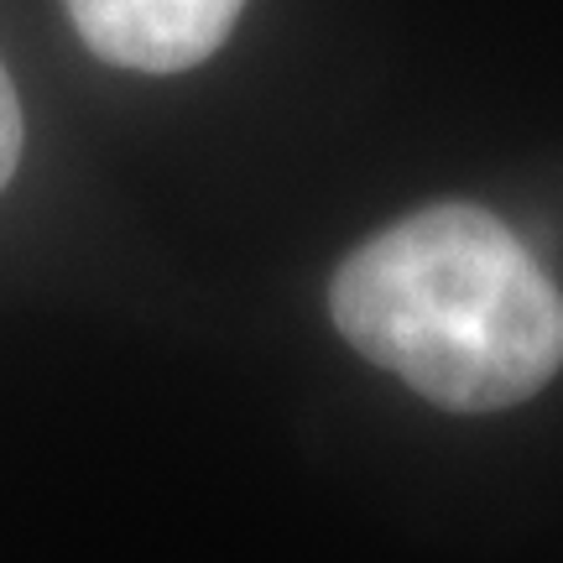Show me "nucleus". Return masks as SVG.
<instances>
[{
	"instance_id": "f257e3e1",
	"label": "nucleus",
	"mask_w": 563,
	"mask_h": 563,
	"mask_svg": "<svg viewBox=\"0 0 563 563\" xmlns=\"http://www.w3.org/2000/svg\"><path fill=\"white\" fill-rule=\"evenodd\" d=\"M340 334L428 402L496 412L563 365V298L481 203H433L365 241L329 287Z\"/></svg>"
},
{
	"instance_id": "f03ea898",
	"label": "nucleus",
	"mask_w": 563,
	"mask_h": 563,
	"mask_svg": "<svg viewBox=\"0 0 563 563\" xmlns=\"http://www.w3.org/2000/svg\"><path fill=\"white\" fill-rule=\"evenodd\" d=\"M245 0H68L84 47L136 74H183L203 63Z\"/></svg>"
},
{
	"instance_id": "7ed1b4c3",
	"label": "nucleus",
	"mask_w": 563,
	"mask_h": 563,
	"mask_svg": "<svg viewBox=\"0 0 563 563\" xmlns=\"http://www.w3.org/2000/svg\"><path fill=\"white\" fill-rule=\"evenodd\" d=\"M21 162V104H16V84L5 74V63H0V188L11 183Z\"/></svg>"
}]
</instances>
